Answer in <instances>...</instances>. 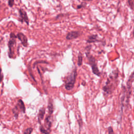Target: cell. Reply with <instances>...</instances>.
<instances>
[{
  "instance_id": "cell-1",
  "label": "cell",
  "mask_w": 134,
  "mask_h": 134,
  "mask_svg": "<svg viewBox=\"0 0 134 134\" xmlns=\"http://www.w3.org/2000/svg\"><path fill=\"white\" fill-rule=\"evenodd\" d=\"M77 75V70L76 68H75L72 70V72L68 76H67L64 80V87L66 90L70 91L74 88Z\"/></svg>"
},
{
  "instance_id": "cell-2",
  "label": "cell",
  "mask_w": 134,
  "mask_h": 134,
  "mask_svg": "<svg viewBox=\"0 0 134 134\" xmlns=\"http://www.w3.org/2000/svg\"><path fill=\"white\" fill-rule=\"evenodd\" d=\"M85 54L86 58H87L88 63L91 65L93 73L97 76H100L101 73L97 67L95 58L90 53V51H87L85 52Z\"/></svg>"
},
{
  "instance_id": "cell-3",
  "label": "cell",
  "mask_w": 134,
  "mask_h": 134,
  "mask_svg": "<svg viewBox=\"0 0 134 134\" xmlns=\"http://www.w3.org/2000/svg\"><path fill=\"white\" fill-rule=\"evenodd\" d=\"M17 38V36H16L14 33L12 32L10 34V38L8 41V46L9 48L8 51V57L10 58H12L14 55V47L16 44V39Z\"/></svg>"
},
{
  "instance_id": "cell-4",
  "label": "cell",
  "mask_w": 134,
  "mask_h": 134,
  "mask_svg": "<svg viewBox=\"0 0 134 134\" xmlns=\"http://www.w3.org/2000/svg\"><path fill=\"white\" fill-rule=\"evenodd\" d=\"M114 84H115L111 82V79L108 77L106 82V85L102 87V90L107 95L110 94L115 89Z\"/></svg>"
},
{
  "instance_id": "cell-5",
  "label": "cell",
  "mask_w": 134,
  "mask_h": 134,
  "mask_svg": "<svg viewBox=\"0 0 134 134\" xmlns=\"http://www.w3.org/2000/svg\"><path fill=\"white\" fill-rule=\"evenodd\" d=\"M19 21L21 23L25 22L28 25H29V19L27 14L26 12L22 8L19 9Z\"/></svg>"
},
{
  "instance_id": "cell-6",
  "label": "cell",
  "mask_w": 134,
  "mask_h": 134,
  "mask_svg": "<svg viewBox=\"0 0 134 134\" xmlns=\"http://www.w3.org/2000/svg\"><path fill=\"white\" fill-rule=\"evenodd\" d=\"M81 35V33L79 31H72L69 32L65 37L66 40H70L74 39H76Z\"/></svg>"
},
{
  "instance_id": "cell-7",
  "label": "cell",
  "mask_w": 134,
  "mask_h": 134,
  "mask_svg": "<svg viewBox=\"0 0 134 134\" xmlns=\"http://www.w3.org/2000/svg\"><path fill=\"white\" fill-rule=\"evenodd\" d=\"M17 38L20 41L21 44L25 47L28 46V39L27 37L22 32H18L17 35Z\"/></svg>"
},
{
  "instance_id": "cell-8",
  "label": "cell",
  "mask_w": 134,
  "mask_h": 134,
  "mask_svg": "<svg viewBox=\"0 0 134 134\" xmlns=\"http://www.w3.org/2000/svg\"><path fill=\"white\" fill-rule=\"evenodd\" d=\"M51 115H49L47 116V117L44 120V125L47 128V130L49 131L50 130V128L51 127V124L52 122L51 121ZM50 132V131H49Z\"/></svg>"
},
{
  "instance_id": "cell-9",
  "label": "cell",
  "mask_w": 134,
  "mask_h": 134,
  "mask_svg": "<svg viewBox=\"0 0 134 134\" xmlns=\"http://www.w3.org/2000/svg\"><path fill=\"white\" fill-rule=\"evenodd\" d=\"M98 36L97 35H92L88 37V39L86 40V42L87 43H94V42H97L100 41L99 39H97Z\"/></svg>"
},
{
  "instance_id": "cell-10",
  "label": "cell",
  "mask_w": 134,
  "mask_h": 134,
  "mask_svg": "<svg viewBox=\"0 0 134 134\" xmlns=\"http://www.w3.org/2000/svg\"><path fill=\"white\" fill-rule=\"evenodd\" d=\"M16 107L18 108L19 111H21L23 113H25V106L23 101L21 99H19L16 104Z\"/></svg>"
},
{
  "instance_id": "cell-11",
  "label": "cell",
  "mask_w": 134,
  "mask_h": 134,
  "mask_svg": "<svg viewBox=\"0 0 134 134\" xmlns=\"http://www.w3.org/2000/svg\"><path fill=\"white\" fill-rule=\"evenodd\" d=\"M45 111H46V109L44 107L41 108L39 110V112L38 114V121L40 124L41 123V120L43 119L44 115L45 114Z\"/></svg>"
},
{
  "instance_id": "cell-12",
  "label": "cell",
  "mask_w": 134,
  "mask_h": 134,
  "mask_svg": "<svg viewBox=\"0 0 134 134\" xmlns=\"http://www.w3.org/2000/svg\"><path fill=\"white\" fill-rule=\"evenodd\" d=\"M48 111L49 115H52V114L53 112V105L52 101V99H49L48 102Z\"/></svg>"
},
{
  "instance_id": "cell-13",
  "label": "cell",
  "mask_w": 134,
  "mask_h": 134,
  "mask_svg": "<svg viewBox=\"0 0 134 134\" xmlns=\"http://www.w3.org/2000/svg\"><path fill=\"white\" fill-rule=\"evenodd\" d=\"M83 63V55L81 53L79 52L77 57V65L80 66L82 65Z\"/></svg>"
},
{
  "instance_id": "cell-14",
  "label": "cell",
  "mask_w": 134,
  "mask_h": 134,
  "mask_svg": "<svg viewBox=\"0 0 134 134\" xmlns=\"http://www.w3.org/2000/svg\"><path fill=\"white\" fill-rule=\"evenodd\" d=\"M40 132H41V133H47V134H48V133H50V132L48 131L47 129H46L43 127V126L42 125H41V126H40Z\"/></svg>"
},
{
  "instance_id": "cell-15",
  "label": "cell",
  "mask_w": 134,
  "mask_h": 134,
  "mask_svg": "<svg viewBox=\"0 0 134 134\" xmlns=\"http://www.w3.org/2000/svg\"><path fill=\"white\" fill-rule=\"evenodd\" d=\"M127 3L128 6L131 9H133L134 8V3L133 0H127Z\"/></svg>"
},
{
  "instance_id": "cell-16",
  "label": "cell",
  "mask_w": 134,
  "mask_h": 134,
  "mask_svg": "<svg viewBox=\"0 0 134 134\" xmlns=\"http://www.w3.org/2000/svg\"><path fill=\"white\" fill-rule=\"evenodd\" d=\"M86 2L83 1V2H82V3H81V4H80V5H79L77 6L76 9H81V8H84V7H85L86 6Z\"/></svg>"
},
{
  "instance_id": "cell-17",
  "label": "cell",
  "mask_w": 134,
  "mask_h": 134,
  "mask_svg": "<svg viewBox=\"0 0 134 134\" xmlns=\"http://www.w3.org/2000/svg\"><path fill=\"white\" fill-rule=\"evenodd\" d=\"M33 131V129L31 127L30 128H27L24 131V134H30Z\"/></svg>"
},
{
  "instance_id": "cell-18",
  "label": "cell",
  "mask_w": 134,
  "mask_h": 134,
  "mask_svg": "<svg viewBox=\"0 0 134 134\" xmlns=\"http://www.w3.org/2000/svg\"><path fill=\"white\" fill-rule=\"evenodd\" d=\"M8 4L9 7H12L14 5V0H8Z\"/></svg>"
},
{
  "instance_id": "cell-19",
  "label": "cell",
  "mask_w": 134,
  "mask_h": 134,
  "mask_svg": "<svg viewBox=\"0 0 134 134\" xmlns=\"http://www.w3.org/2000/svg\"><path fill=\"white\" fill-rule=\"evenodd\" d=\"M107 130H108V133H114V132L113 131V128L111 126H109V127H108Z\"/></svg>"
},
{
  "instance_id": "cell-20",
  "label": "cell",
  "mask_w": 134,
  "mask_h": 134,
  "mask_svg": "<svg viewBox=\"0 0 134 134\" xmlns=\"http://www.w3.org/2000/svg\"><path fill=\"white\" fill-rule=\"evenodd\" d=\"M2 69H1V67L0 66V82H1L3 79V73H2Z\"/></svg>"
},
{
  "instance_id": "cell-21",
  "label": "cell",
  "mask_w": 134,
  "mask_h": 134,
  "mask_svg": "<svg viewBox=\"0 0 134 134\" xmlns=\"http://www.w3.org/2000/svg\"><path fill=\"white\" fill-rule=\"evenodd\" d=\"M91 47H92V46L91 45H88L87 46L86 48H85V50L86 51H90V49H91Z\"/></svg>"
},
{
  "instance_id": "cell-22",
  "label": "cell",
  "mask_w": 134,
  "mask_h": 134,
  "mask_svg": "<svg viewBox=\"0 0 134 134\" xmlns=\"http://www.w3.org/2000/svg\"><path fill=\"white\" fill-rule=\"evenodd\" d=\"M83 1H84V2H91L93 0H82Z\"/></svg>"
},
{
  "instance_id": "cell-23",
  "label": "cell",
  "mask_w": 134,
  "mask_h": 134,
  "mask_svg": "<svg viewBox=\"0 0 134 134\" xmlns=\"http://www.w3.org/2000/svg\"><path fill=\"white\" fill-rule=\"evenodd\" d=\"M132 35H133V37H134V28H133V29L132 31Z\"/></svg>"
}]
</instances>
